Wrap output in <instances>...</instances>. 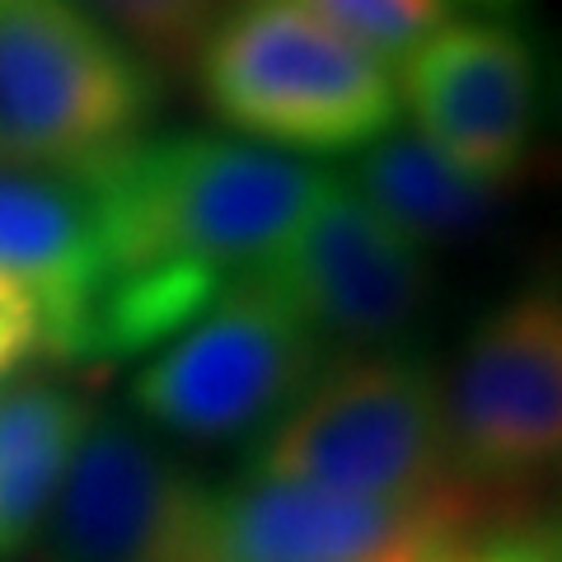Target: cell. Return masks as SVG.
I'll return each instance as SVG.
<instances>
[{
  "instance_id": "15",
  "label": "cell",
  "mask_w": 562,
  "mask_h": 562,
  "mask_svg": "<svg viewBox=\"0 0 562 562\" xmlns=\"http://www.w3.org/2000/svg\"><path fill=\"white\" fill-rule=\"evenodd\" d=\"M281 5L328 24L380 61H398L427 33L450 20V0H281Z\"/></svg>"
},
{
  "instance_id": "9",
  "label": "cell",
  "mask_w": 562,
  "mask_h": 562,
  "mask_svg": "<svg viewBox=\"0 0 562 562\" xmlns=\"http://www.w3.org/2000/svg\"><path fill=\"white\" fill-rule=\"evenodd\" d=\"M398 109L417 136L487 188L516 179L539 132V52L512 20H446L398 57Z\"/></svg>"
},
{
  "instance_id": "7",
  "label": "cell",
  "mask_w": 562,
  "mask_h": 562,
  "mask_svg": "<svg viewBox=\"0 0 562 562\" xmlns=\"http://www.w3.org/2000/svg\"><path fill=\"white\" fill-rule=\"evenodd\" d=\"M333 357L398 347L431 301L427 254L390 231L342 179H328L254 272Z\"/></svg>"
},
{
  "instance_id": "11",
  "label": "cell",
  "mask_w": 562,
  "mask_h": 562,
  "mask_svg": "<svg viewBox=\"0 0 562 562\" xmlns=\"http://www.w3.org/2000/svg\"><path fill=\"white\" fill-rule=\"evenodd\" d=\"M0 272L33 291L52 361H85L99 291V231L90 183L0 165Z\"/></svg>"
},
{
  "instance_id": "13",
  "label": "cell",
  "mask_w": 562,
  "mask_h": 562,
  "mask_svg": "<svg viewBox=\"0 0 562 562\" xmlns=\"http://www.w3.org/2000/svg\"><path fill=\"white\" fill-rule=\"evenodd\" d=\"M94 417L90 398L52 380L0 394V562H14L43 535Z\"/></svg>"
},
{
  "instance_id": "17",
  "label": "cell",
  "mask_w": 562,
  "mask_h": 562,
  "mask_svg": "<svg viewBox=\"0 0 562 562\" xmlns=\"http://www.w3.org/2000/svg\"><path fill=\"white\" fill-rule=\"evenodd\" d=\"M29 357H47V324L33 291L0 272V375L20 371Z\"/></svg>"
},
{
  "instance_id": "18",
  "label": "cell",
  "mask_w": 562,
  "mask_h": 562,
  "mask_svg": "<svg viewBox=\"0 0 562 562\" xmlns=\"http://www.w3.org/2000/svg\"><path fill=\"white\" fill-rule=\"evenodd\" d=\"M464 5H479V10H487V14H492V20H506V14L520 10L525 0H464Z\"/></svg>"
},
{
  "instance_id": "2",
  "label": "cell",
  "mask_w": 562,
  "mask_h": 562,
  "mask_svg": "<svg viewBox=\"0 0 562 562\" xmlns=\"http://www.w3.org/2000/svg\"><path fill=\"white\" fill-rule=\"evenodd\" d=\"M244 479L384 506L512 516L460 483L446 446L441 366L408 342L333 357L249 446Z\"/></svg>"
},
{
  "instance_id": "4",
  "label": "cell",
  "mask_w": 562,
  "mask_h": 562,
  "mask_svg": "<svg viewBox=\"0 0 562 562\" xmlns=\"http://www.w3.org/2000/svg\"><path fill=\"white\" fill-rule=\"evenodd\" d=\"M165 76L80 0H0V150L90 179L160 113Z\"/></svg>"
},
{
  "instance_id": "8",
  "label": "cell",
  "mask_w": 562,
  "mask_h": 562,
  "mask_svg": "<svg viewBox=\"0 0 562 562\" xmlns=\"http://www.w3.org/2000/svg\"><path fill=\"white\" fill-rule=\"evenodd\" d=\"M211 487L127 417H94L47 512L43 562H202Z\"/></svg>"
},
{
  "instance_id": "3",
  "label": "cell",
  "mask_w": 562,
  "mask_h": 562,
  "mask_svg": "<svg viewBox=\"0 0 562 562\" xmlns=\"http://www.w3.org/2000/svg\"><path fill=\"white\" fill-rule=\"evenodd\" d=\"M188 70L231 136L291 160L357 155L398 122L390 61L281 0L216 10Z\"/></svg>"
},
{
  "instance_id": "6",
  "label": "cell",
  "mask_w": 562,
  "mask_h": 562,
  "mask_svg": "<svg viewBox=\"0 0 562 562\" xmlns=\"http://www.w3.org/2000/svg\"><path fill=\"white\" fill-rule=\"evenodd\" d=\"M328 361L333 351L277 295L239 277L198 324L150 351L132 375V408L192 446H254Z\"/></svg>"
},
{
  "instance_id": "5",
  "label": "cell",
  "mask_w": 562,
  "mask_h": 562,
  "mask_svg": "<svg viewBox=\"0 0 562 562\" xmlns=\"http://www.w3.org/2000/svg\"><path fill=\"white\" fill-rule=\"evenodd\" d=\"M446 446L479 502L525 506L562 454V295L535 277L469 328L441 371Z\"/></svg>"
},
{
  "instance_id": "1",
  "label": "cell",
  "mask_w": 562,
  "mask_h": 562,
  "mask_svg": "<svg viewBox=\"0 0 562 562\" xmlns=\"http://www.w3.org/2000/svg\"><path fill=\"white\" fill-rule=\"evenodd\" d=\"M99 291L85 361L165 347L305 216L324 173L221 132H150L90 173Z\"/></svg>"
},
{
  "instance_id": "16",
  "label": "cell",
  "mask_w": 562,
  "mask_h": 562,
  "mask_svg": "<svg viewBox=\"0 0 562 562\" xmlns=\"http://www.w3.org/2000/svg\"><path fill=\"white\" fill-rule=\"evenodd\" d=\"M431 562H562L558 520H543L530 512L492 516L473 530L454 535Z\"/></svg>"
},
{
  "instance_id": "12",
  "label": "cell",
  "mask_w": 562,
  "mask_h": 562,
  "mask_svg": "<svg viewBox=\"0 0 562 562\" xmlns=\"http://www.w3.org/2000/svg\"><path fill=\"white\" fill-rule=\"evenodd\" d=\"M342 183L422 254L483 235L502 211V188L479 183L417 132H384L375 146L357 150Z\"/></svg>"
},
{
  "instance_id": "14",
  "label": "cell",
  "mask_w": 562,
  "mask_h": 562,
  "mask_svg": "<svg viewBox=\"0 0 562 562\" xmlns=\"http://www.w3.org/2000/svg\"><path fill=\"white\" fill-rule=\"evenodd\" d=\"M160 76H183L216 0H80Z\"/></svg>"
},
{
  "instance_id": "10",
  "label": "cell",
  "mask_w": 562,
  "mask_h": 562,
  "mask_svg": "<svg viewBox=\"0 0 562 562\" xmlns=\"http://www.w3.org/2000/svg\"><path fill=\"white\" fill-rule=\"evenodd\" d=\"M483 520L492 516L235 479L211 492L202 562H431Z\"/></svg>"
},
{
  "instance_id": "19",
  "label": "cell",
  "mask_w": 562,
  "mask_h": 562,
  "mask_svg": "<svg viewBox=\"0 0 562 562\" xmlns=\"http://www.w3.org/2000/svg\"><path fill=\"white\" fill-rule=\"evenodd\" d=\"M0 165H10V160H5V150H0Z\"/></svg>"
}]
</instances>
